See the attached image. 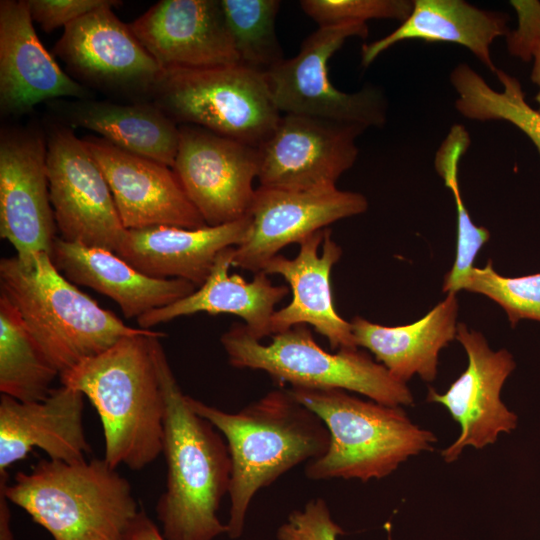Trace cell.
Here are the masks:
<instances>
[{
    "label": "cell",
    "instance_id": "cell-1",
    "mask_svg": "<svg viewBox=\"0 0 540 540\" xmlns=\"http://www.w3.org/2000/svg\"><path fill=\"white\" fill-rule=\"evenodd\" d=\"M152 347L165 402L162 453L167 482L155 507L160 530L166 540H214L227 533L217 511L230 486L228 446L188 404L159 337L153 338Z\"/></svg>",
    "mask_w": 540,
    "mask_h": 540
},
{
    "label": "cell",
    "instance_id": "cell-2",
    "mask_svg": "<svg viewBox=\"0 0 540 540\" xmlns=\"http://www.w3.org/2000/svg\"><path fill=\"white\" fill-rule=\"evenodd\" d=\"M192 410L225 438L232 472L228 495L230 538L242 534L256 493L305 461L322 456L330 434L323 421L288 389H276L237 413H228L187 395Z\"/></svg>",
    "mask_w": 540,
    "mask_h": 540
},
{
    "label": "cell",
    "instance_id": "cell-3",
    "mask_svg": "<svg viewBox=\"0 0 540 540\" xmlns=\"http://www.w3.org/2000/svg\"><path fill=\"white\" fill-rule=\"evenodd\" d=\"M164 336L125 337L59 375L61 385L80 391L97 410L104 459L113 468L139 471L162 453L165 402L152 340Z\"/></svg>",
    "mask_w": 540,
    "mask_h": 540
},
{
    "label": "cell",
    "instance_id": "cell-4",
    "mask_svg": "<svg viewBox=\"0 0 540 540\" xmlns=\"http://www.w3.org/2000/svg\"><path fill=\"white\" fill-rule=\"evenodd\" d=\"M0 493L53 540H124L139 512L131 485L104 458L44 459L11 484L0 473Z\"/></svg>",
    "mask_w": 540,
    "mask_h": 540
},
{
    "label": "cell",
    "instance_id": "cell-5",
    "mask_svg": "<svg viewBox=\"0 0 540 540\" xmlns=\"http://www.w3.org/2000/svg\"><path fill=\"white\" fill-rule=\"evenodd\" d=\"M0 293L25 325L59 375L129 336L159 331L130 327L71 283L37 253L28 264L16 256L0 261Z\"/></svg>",
    "mask_w": 540,
    "mask_h": 540
},
{
    "label": "cell",
    "instance_id": "cell-6",
    "mask_svg": "<svg viewBox=\"0 0 540 540\" xmlns=\"http://www.w3.org/2000/svg\"><path fill=\"white\" fill-rule=\"evenodd\" d=\"M288 390L323 421L330 434L327 451L307 462L305 474L311 480L381 479L409 457L432 450L437 441L401 407L365 401L342 389Z\"/></svg>",
    "mask_w": 540,
    "mask_h": 540
},
{
    "label": "cell",
    "instance_id": "cell-7",
    "mask_svg": "<svg viewBox=\"0 0 540 540\" xmlns=\"http://www.w3.org/2000/svg\"><path fill=\"white\" fill-rule=\"evenodd\" d=\"M262 344L245 325L234 324L220 338L231 366L266 372L280 385L342 389L388 406H411L407 384L357 348L330 353L314 340L307 325H296Z\"/></svg>",
    "mask_w": 540,
    "mask_h": 540
},
{
    "label": "cell",
    "instance_id": "cell-8",
    "mask_svg": "<svg viewBox=\"0 0 540 540\" xmlns=\"http://www.w3.org/2000/svg\"><path fill=\"white\" fill-rule=\"evenodd\" d=\"M150 95L176 124L199 126L255 148L281 117L264 74L239 64L162 70Z\"/></svg>",
    "mask_w": 540,
    "mask_h": 540
},
{
    "label": "cell",
    "instance_id": "cell-9",
    "mask_svg": "<svg viewBox=\"0 0 540 540\" xmlns=\"http://www.w3.org/2000/svg\"><path fill=\"white\" fill-rule=\"evenodd\" d=\"M366 23L319 26L307 36L299 52L264 73L272 101L281 114H296L356 124L365 128L385 123V100L366 87L345 93L329 79L328 62L350 37L366 38Z\"/></svg>",
    "mask_w": 540,
    "mask_h": 540
},
{
    "label": "cell",
    "instance_id": "cell-10",
    "mask_svg": "<svg viewBox=\"0 0 540 540\" xmlns=\"http://www.w3.org/2000/svg\"><path fill=\"white\" fill-rule=\"evenodd\" d=\"M47 173L60 238L115 253L127 229L101 169L69 127L49 134Z\"/></svg>",
    "mask_w": 540,
    "mask_h": 540
},
{
    "label": "cell",
    "instance_id": "cell-11",
    "mask_svg": "<svg viewBox=\"0 0 540 540\" xmlns=\"http://www.w3.org/2000/svg\"><path fill=\"white\" fill-rule=\"evenodd\" d=\"M188 198L206 225L249 215L258 178V149L205 128L183 124L174 166Z\"/></svg>",
    "mask_w": 540,
    "mask_h": 540
},
{
    "label": "cell",
    "instance_id": "cell-12",
    "mask_svg": "<svg viewBox=\"0 0 540 540\" xmlns=\"http://www.w3.org/2000/svg\"><path fill=\"white\" fill-rule=\"evenodd\" d=\"M366 128L321 118L281 114L257 148L261 187L311 191L336 187L358 157L355 139Z\"/></svg>",
    "mask_w": 540,
    "mask_h": 540
},
{
    "label": "cell",
    "instance_id": "cell-13",
    "mask_svg": "<svg viewBox=\"0 0 540 540\" xmlns=\"http://www.w3.org/2000/svg\"><path fill=\"white\" fill-rule=\"evenodd\" d=\"M57 225L47 173V141L35 130H3L0 138V236L28 264L51 254Z\"/></svg>",
    "mask_w": 540,
    "mask_h": 540
},
{
    "label": "cell",
    "instance_id": "cell-14",
    "mask_svg": "<svg viewBox=\"0 0 540 540\" xmlns=\"http://www.w3.org/2000/svg\"><path fill=\"white\" fill-rule=\"evenodd\" d=\"M456 339L466 351L465 371L439 394L429 388L427 400L440 403L460 425V435L441 455L446 463L459 457L467 446L482 449L496 442L500 433H511L517 426V415L500 398L501 389L515 368L506 349L493 351L478 331L459 323Z\"/></svg>",
    "mask_w": 540,
    "mask_h": 540
},
{
    "label": "cell",
    "instance_id": "cell-15",
    "mask_svg": "<svg viewBox=\"0 0 540 540\" xmlns=\"http://www.w3.org/2000/svg\"><path fill=\"white\" fill-rule=\"evenodd\" d=\"M367 208L364 195L337 187L290 191L259 186L249 211V232L236 246L232 266L256 274L284 247Z\"/></svg>",
    "mask_w": 540,
    "mask_h": 540
},
{
    "label": "cell",
    "instance_id": "cell-16",
    "mask_svg": "<svg viewBox=\"0 0 540 540\" xmlns=\"http://www.w3.org/2000/svg\"><path fill=\"white\" fill-rule=\"evenodd\" d=\"M82 140L101 169L127 230L206 226L171 167L123 150L102 137Z\"/></svg>",
    "mask_w": 540,
    "mask_h": 540
},
{
    "label": "cell",
    "instance_id": "cell-17",
    "mask_svg": "<svg viewBox=\"0 0 540 540\" xmlns=\"http://www.w3.org/2000/svg\"><path fill=\"white\" fill-rule=\"evenodd\" d=\"M113 7L98 8L67 25L54 52L86 82L150 94L162 69Z\"/></svg>",
    "mask_w": 540,
    "mask_h": 540
},
{
    "label": "cell",
    "instance_id": "cell-18",
    "mask_svg": "<svg viewBox=\"0 0 540 540\" xmlns=\"http://www.w3.org/2000/svg\"><path fill=\"white\" fill-rule=\"evenodd\" d=\"M129 26L162 70L239 64L220 0H161Z\"/></svg>",
    "mask_w": 540,
    "mask_h": 540
},
{
    "label": "cell",
    "instance_id": "cell-19",
    "mask_svg": "<svg viewBox=\"0 0 540 540\" xmlns=\"http://www.w3.org/2000/svg\"><path fill=\"white\" fill-rule=\"evenodd\" d=\"M299 245L296 257L278 254L262 270L268 275H281L292 291L289 304L272 315L271 336L296 325H310L333 350L357 348L351 323L336 311L330 283L332 268L342 256L341 247L332 239L329 228Z\"/></svg>",
    "mask_w": 540,
    "mask_h": 540
},
{
    "label": "cell",
    "instance_id": "cell-20",
    "mask_svg": "<svg viewBox=\"0 0 540 540\" xmlns=\"http://www.w3.org/2000/svg\"><path fill=\"white\" fill-rule=\"evenodd\" d=\"M86 88L69 77L39 40L25 0L0 2V106L22 114L61 97L87 99Z\"/></svg>",
    "mask_w": 540,
    "mask_h": 540
},
{
    "label": "cell",
    "instance_id": "cell-21",
    "mask_svg": "<svg viewBox=\"0 0 540 540\" xmlns=\"http://www.w3.org/2000/svg\"><path fill=\"white\" fill-rule=\"evenodd\" d=\"M84 395L61 385L41 401L0 397V473L33 449L51 460L80 462L90 452L83 428Z\"/></svg>",
    "mask_w": 540,
    "mask_h": 540
},
{
    "label": "cell",
    "instance_id": "cell-22",
    "mask_svg": "<svg viewBox=\"0 0 540 540\" xmlns=\"http://www.w3.org/2000/svg\"><path fill=\"white\" fill-rule=\"evenodd\" d=\"M250 216L218 226L187 229L154 226L127 230L115 254L145 275L183 279L200 287L218 254L243 242Z\"/></svg>",
    "mask_w": 540,
    "mask_h": 540
},
{
    "label": "cell",
    "instance_id": "cell-23",
    "mask_svg": "<svg viewBox=\"0 0 540 540\" xmlns=\"http://www.w3.org/2000/svg\"><path fill=\"white\" fill-rule=\"evenodd\" d=\"M51 259L71 283L89 287L112 299L123 315L136 320L193 293L197 287L183 279L143 274L114 252L87 247L57 237Z\"/></svg>",
    "mask_w": 540,
    "mask_h": 540
},
{
    "label": "cell",
    "instance_id": "cell-24",
    "mask_svg": "<svg viewBox=\"0 0 540 540\" xmlns=\"http://www.w3.org/2000/svg\"><path fill=\"white\" fill-rule=\"evenodd\" d=\"M235 248L228 247L218 254L209 276L193 293L139 317V328L150 330L158 324L199 312L229 313L242 318L257 340L271 336L270 322L275 306L287 296L289 288L274 285L264 271L256 273L249 282L238 274L230 275Z\"/></svg>",
    "mask_w": 540,
    "mask_h": 540
},
{
    "label": "cell",
    "instance_id": "cell-25",
    "mask_svg": "<svg viewBox=\"0 0 540 540\" xmlns=\"http://www.w3.org/2000/svg\"><path fill=\"white\" fill-rule=\"evenodd\" d=\"M456 293L432 308L418 321L384 326L355 316L351 323L357 347L369 350L392 376L406 383L412 376L431 382L437 375L440 351L457 335Z\"/></svg>",
    "mask_w": 540,
    "mask_h": 540
},
{
    "label": "cell",
    "instance_id": "cell-26",
    "mask_svg": "<svg viewBox=\"0 0 540 540\" xmlns=\"http://www.w3.org/2000/svg\"><path fill=\"white\" fill-rule=\"evenodd\" d=\"M507 21L503 13L479 9L463 0H416L397 29L362 46V65L367 67L400 41L420 39L464 46L495 73L490 46L496 38L508 35Z\"/></svg>",
    "mask_w": 540,
    "mask_h": 540
},
{
    "label": "cell",
    "instance_id": "cell-27",
    "mask_svg": "<svg viewBox=\"0 0 540 540\" xmlns=\"http://www.w3.org/2000/svg\"><path fill=\"white\" fill-rule=\"evenodd\" d=\"M70 127L94 131L113 145L173 168L179 127L152 104L78 99L50 104Z\"/></svg>",
    "mask_w": 540,
    "mask_h": 540
},
{
    "label": "cell",
    "instance_id": "cell-28",
    "mask_svg": "<svg viewBox=\"0 0 540 540\" xmlns=\"http://www.w3.org/2000/svg\"><path fill=\"white\" fill-rule=\"evenodd\" d=\"M59 376L8 298L0 293V391L19 401H41Z\"/></svg>",
    "mask_w": 540,
    "mask_h": 540
},
{
    "label": "cell",
    "instance_id": "cell-29",
    "mask_svg": "<svg viewBox=\"0 0 540 540\" xmlns=\"http://www.w3.org/2000/svg\"><path fill=\"white\" fill-rule=\"evenodd\" d=\"M495 74L502 85L501 91L492 89L469 65H457L450 74L458 94L457 111L472 120L511 123L531 140L540 157V112L528 104L516 77L498 68Z\"/></svg>",
    "mask_w": 540,
    "mask_h": 540
},
{
    "label": "cell",
    "instance_id": "cell-30",
    "mask_svg": "<svg viewBox=\"0 0 540 540\" xmlns=\"http://www.w3.org/2000/svg\"><path fill=\"white\" fill-rule=\"evenodd\" d=\"M239 65L266 73L284 60L275 31L278 0H220Z\"/></svg>",
    "mask_w": 540,
    "mask_h": 540
},
{
    "label": "cell",
    "instance_id": "cell-31",
    "mask_svg": "<svg viewBox=\"0 0 540 540\" xmlns=\"http://www.w3.org/2000/svg\"><path fill=\"white\" fill-rule=\"evenodd\" d=\"M462 290L482 294L499 304L512 326L522 319L540 322V273L520 277L502 276L489 260L483 268L474 267L471 270Z\"/></svg>",
    "mask_w": 540,
    "mask_h": 540
},
{
    "label": "cell",
    "instance_id": "cell-32",
    "mask_svg": "<svg viewBox=\"0 0 540 540\" xmlns=\"http://www.w3.org/2000/svg\"><path fill=\"white\" fill-rule=\"evenodd\" d=\"M302 10L319 26L366 23L371 19L403 22L413 9L406 0H302Z\"/></svg>",
    "mask_w": 540,
    "mask_h": 540
},
{
    "label": "cell",
    "instance_id": "cell-33",
    "mask_svg": "<svg viewBox=\"0 0 540 540\" xmlns=\"http://www.w3.org/2000/svg\"><path fill=\"white\" fill-rule=\"evenodd\" d=\"M517 27L506 36L508 52L523 61H533L531 80L538 87L535 97L540 112V2L512 0Z\"/></svg>",
    "mask_w": 540,
    "mask_h": 540
},
{
    "label": "cell",
    "instance_id": "cell-34",
    "mask_svg": "<svg viewBox=\"0 0 540 540\" xmlns=\"http://www.w3.org/2000/svg\"><path fill=\"white\" fill-rule=\"evenodd\" d=\"M457 212V247L454 264L445 275L443 292L456 293L474 268V260L489 240L488 229L473 223L463 200L455 202Z\"/></svg>",
    "mask_w": 540,
    "mask_h": 540
},
{
    "label": "cell",
    "instance_id": "cell-35",
    "mask_svg": "<svg viewBox=\"0 0 540 540\" xmlns=\"http://www.w3.org/2000/svg\"><path fill=\"white\" fill-rule=\"evenodd\" d=\"M344 534L330 515L322 498L312 499L302 510H294L277 531L278 540H337Z\"/></svg>",
    "mask_w": 540,
    "mask_h": 540
},
{
    "label": "cell",
    "instance_id": "cell-36",
    "mask_svg": "<svg viewBox=\"0 0 540 540\" xmlns=\"http://www.w3.org/2000/svg\"><path fill=\"white\" fill-rule=\"evenodd\" d=\"M33 22L51 32L64 28L82 16L107 5H120L115 0H27Z\"/></svg>",
    "mask_w": 540,
    "mask_h": 540
},
{
    "label": "cell",
    "instance_id": "cell-37",
    "mask_svg": "<svg viewBox=\"0 0 540 540\" xmlns=\"http://www.w3.org/2000/svg\"><path fill=\"white\" fill-rule=\"evenodd\" d=\"M124 540H166L153 520L141 509L130 524Z\"/></svg>",
    "mask_w": 540,
    "mask_h": 540
},
{
    "label": "cell",
    "instance_id": "cell-38",
    "mask_svg": "<svg viewBox=\"0 0 540 540\" xmlns=\"http://www.w3.org/2000/svg\"><path fill=\"white\" fill-rule=\"evenodd\" d=\"M8 502L4 494L0 493V540H14L10 527L11 514Z\"/></svg>",
    "mask_w": 540,
    "mask_h": 540
}]
</instances>
